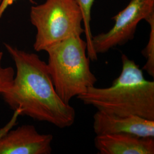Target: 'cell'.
Here are the masks:
<instances>
[{
	"instance_id": "obj_9",
	"label": "cell",
	"mask_w": 154,
	"mask_h": 154,
	"mask_svg": "<svg viewBox=\"0 0 154 154\" xmlns=\"http://www.w3.org/2000/svg\"><path fill=\"white\" fill-rule=\"evenodd\" d=\"M77 5L79 7L82 11L83 16V28L85 30V34L86 38L88 55L90 60L97 61L98 60L97 54L94 52L93 49L91 40L93 35L91 34L90 28V21L91 19V11L92 6L93 5L94 0H73Z\"/></svg>"
},
{
	"instance_id": "obj_6",
	"label": "cell",
	"mask_w": 154,
	"mask_h": 154,
	"mask_svg": "<svg viewBox=\"0 0 154 154\" xmlns=\"http://www.w3.org/2000/svg\"><path fill=\"white\" fill-rule=\"evenodd\" d=\"M51 134H40L35 127L24 125L9 132H0V154H50Z\"/></svg>"
},
{
	"instance_id": "obj_4",
	"label": "cell",
	"mask_w": 154,
	"mask_h": 154,
	"mask_svg": "<svg viewBox=\"0 0 154 154\" xmlns=\"http://www.w3.org/2000/svg\"><path fill=\"white\" fill-rule=\"evenodd\" d=\"M30 18L37 30L33 45L37 51H45L62 40L85 33L82 11L73 0H46L31 7Z\"/></svg>"
},
{
	"instance_id": "obj_5",
	"label": "cell",
	"mask_w": 154,
	"mask_h": 154,
	"mask_svg": "<svg viewBox=\"0 0 154 154\" xmlns=\"http://www.w3.org/2000/svg\"><path fill=\"white\" fill-rule=\"evenodd\" d=\"M154 13V0H131L126 7L112 17L114 26L106 33L93 36L91 44L98 55L108 52L134 38L139 23Z\"/></svg>"
},
{
	"instance_id": "obj_10",
	"label": "cell",
	"mask_w": 154,
	"mask_h": 154,
	"mask_svg": "<svg viewBox=\"0 0 154 154\" xmlns=\"http://www.w3.org/2000/svg\"><path fill=\"white\" fill-rule=\"evenodd\" d=\"M150 26L149 41L142 51L143 56L146 58V62L143 67L151 77H154V13L149 15L146 20Z\"/></svg>"
},
{
	"instance_id": "obj_12",
	"label": "cell",
	"mask_w": 154,
	"mask_h": 154,
	"mask_svg": "<svg viewBox=\"0 0 154 154\" xmlns=\"http://www.w3.org/2000/svg\"><path fill=\"white\" fill-rule=\"evenodd\" d=\"M17 0H2L1 3L0 4V20L2 15L4 14V13L6 9L12 5V4L15 2ZM30 1L31 2H33V0H28Z\"/></svg>"
},
{
	"instance_id": "obj_7",
	"label": "cell",
	"mask_w": 154,
	"mask_h": 154,
	"mask_svg": "<svg viewBox=\"0 0 154 154\" xmlns=\"http://www.w3.org/2000/svg\"><path fill=\"white\" fill-rule=\"evenodd\" d=\"M97 135L126 134L154 138V121L136 116H121L97 110L93 116Z\"/></svg>"
},
{
	"instance_id": "obj_3",
	"label": "cell",
	"mask_w": 154,
	"mask_h": 154,
	"mask_svg": "<svg viewBox=\"0 0 154 154\" xmlns=\"http://www.w3.org/2000/svg\"><path fill=\"white\" fill-rule=\"evenodd\" d=\"M86 50V42L81 35L62 40L45 50L48 54V71L55 91L67 104L95 86L97 81L91 71Z\"/></svg>"
},
{
	"instance_id": "obj_8",
	"label": "cell",
	"mask_w": 154,
	"mask_h": 154,
	"mask_svg": "<svg viewBox=\"0 0 154 154\" xmlns=\"http://www.w3.org/2000/svg\"><path fill=\"white\" fill-rule=\"evenodd\" d=\"M96 149L100 154H154V138L126 134L97 135Z\"/></svg>"
},
{
	"instance_id": "obj_13",
	"label": "cell",
	"mask_w": 154,
	"mask_h": 154,
	"mask_svg": "<svg viewBox=\"0 0 154 154\" xmlns=\"http://www.w3.org/2000/svg\"><path fill=\"white\" fill-rule=\"evenodd\" d=\"M2 0H0V4H1V2H2Z\"/></svg>"
},
{
	"instance_id": "obj_11",
	"label": "cell",
	"mask_w": 154,
	"mask_h": 154,
	"mask_svg": "<svg viewBox=\"0 0 154 154\" xmlns=\"http://www.w3.org/2000/svg\"><path fill=\"white\" fill-rule=\"evenodd\" d=\"M2 57L3 53L0 51V94L11 86L15 75V72L11 67L3 66Z\"/></svg>"
},
{
	"instance_id": "obj_2",
	"label": "cell",
	"mask_w": 154,
	"mask_h": 154,
	"mask_svg": "<svg viewBox=\"0 0 154 154\" xmlns=\"http://www.w3.org/2000/svg\"><path fill=\"white\" fill-rule=\"evenodd\" d=\"M119 76L107 88L95 86L77 97L85 105L118 116H136L154 121V82L147 80L135 62L121 57Z\"/></svg>"
},
{
	"instance_id": "obj_1",
	"label": "cell",
	"mask_w": 154,
	"mask_h": 154,
	"mask_svg": "<svg viewBox=\"0 0 154 154\" xmlns=\"http://www.w3.org/2000/svg\"><path fill=\"white\" fill-rule=\"evenodd\" d=\"M4 45L16 67L11 86L1 94L6 103L19 116L48 122L60 128L72 126L75 111L57 93L47 63L35 53Z\"/></svg>"
}]
</instances>
